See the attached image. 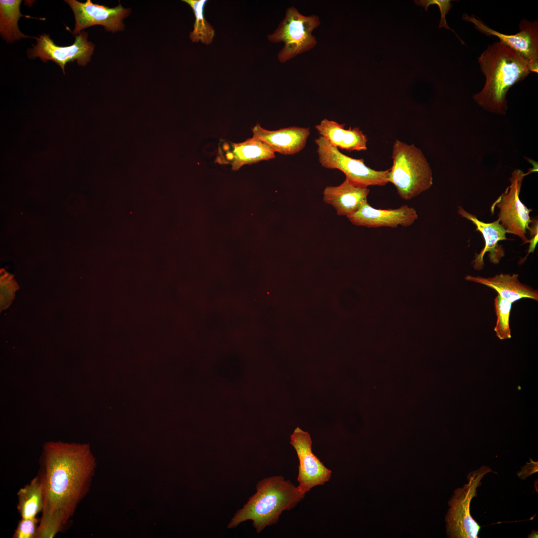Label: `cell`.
Listing matches in <instances>:
<instances>
[{
	"label": "cell",
	"instance_id": "13",
	"mask_svg": "<svg viewBox=\"0 0 538 538\" xmlns=\"http://www.w3.org/2000/svg\"><path fill=\"white\" fill-rule=\"evenodd\" d=\"M275 157V152L270 146L262 140L252 137L239 143L224 140L220 142L215 162L230 164L232 170H237L245 164Z\"/></svg>",
	"mask_w": 538,
	"mask_h": 538
},
{
	"label": "cell",
	"instance_id": "15",
	"mask_svg": "<svg viewBox=\"0 0 538 538\" xmlns=\"http://www.w3.org/2000/svg\"><path fill=\"white\" fill-rule=\"evenodd\" d=\"M458 213L462 217L471 221L476 226V231H479L485 240V246L479 254L475 255L472 261L473 268L478 270H481L484 266V256L488 253V258L491 263L498 264L505 256V249L499 242L509 240L506 236L505 229L498 220L491 223L480 221L477 217L472 214L462 207L459 206Z\"/></svg>",
	"mask_w": 538,
	"mask_h": 538
},
{
	"label": "cell",
	"instance_id": "18",
	"mask_svg": "<svg viewBox=\"0 0 538 538\" xmlns=\"http://www.w3.org/2000/svg\"><path fill=\"white\" fill-rule=\"evenodd\" d=\"M344 126L324 119L315 128L320 136L338 148L348 151L367 150V135L358 127L345 129Z\"/></svg>",
	"mask_w": 538,
	"mask_h": 538
},
{
	"label": "cell",
	"instance_id": "23",
	"mask_svg": "<svg viewBox=\"0 0 538 538\" xmlns=\"http://www.w3.org/2000/svg\"><path fill=\"white\" fill-rule=\"evenodd\" d=\"M512 303L502 298L499 294L494 300V305L497 321L494 331L497 336L500 339H507L511 337L509 321Z\"/></svg>",
	"mask_w": 538,
	"mask_h": 538
},
{
	"label": "cell",
	"instance_id": "6",
	"mask_svg": "<svg viewBox=\"0 0 538 538\" xmlns=\"http://www.w3.org/2000/svg\"><path fill=\"white\" fill-rule=\"evenodd\" d=\"M315 142L317 145L319 162L323 167L340 170L346 178L365 187L385 186L389 183L390 169H372L365 164L363 158L355 159L344 154L321 136Z\"/></svg>",
	"mask_w": 538,
	"mask_h": 538
},
{
	"label": "cell",
	"instance_id": "9",
	"mask_svg": "<svg viewBox=\"0 0 538 538\" xmlns=\"http://www.w3.org/2000/svg\"><path fill=\"white\" fill-rule=\"evenodd\" d=\"M462 19L472 23L482 33L497 37L499 41L521 57L529 65L531 72L538 73V22L523 19L519 23V31L514 34L502 33L487 26L474 14L463 13Z\"/></svg>",
	"mask_w": 538,
	"mask_h": 538
},
{
	"label": "cell",
	"instance_id": "12",
	"mask_svg": "<svg viewBox=\"0 0 538 538\" xmlns=\"http://www.w3.org/2000/svg\"><path fill=\"white\" fill-rule=\"evenodd\" d=\"M65 1L71 8L75 16V27L72 33L75 36L89 27L101 25L106 31L115 32L124 29L123 21L131 13L130 8L120 3L116 7L93 3L91 0L82 2L76 0Z\"/></svg>",
	"mask_w": 538,
	"mask_h": 538
},
{
	"label": "cell",
	"instance_id": "19",
	"mask_svg": "<svg viewBox=\"0 0 538 538\" xmlns=\"http://www.w3.org/2000/svg\"><path fill=\"white\" fill-rule=\"evenodd\" d=\"M518 274L500 273L483 277L467 275L465 279L486 285L495 290L502 298L512 303L523 298L538 300V291L520 282Z\"/></svg>",
	"mask_w": 538,
	"mask_h": 538
},
{
	"label": "cell",
	"instance_id": "24",
	"mask_svg": "<svg viewBox=\"0 0 538 538\" xmlns=\"http://www.w3.org/2000/svg\"><path fill=\"white\" fill-rule=\"evenodd\" d=\"M42 517L38 526L36 538H52L67 522L63 515L43 509Z\"/></svg>",
	"mask_w": 538,
	"mask_h": 538
},
{
	"label": "cell",
	"instance_id": "14",
	"mask_svg": "<svg viewBox=\"0 0 538 538\" xmlns=\"http://www.w3.org/2000/svg\"><path fill=\"white\" fill-rule=\"evenodd\" d=\"M354 225L368 228H397L400 225L408 227L417 220L418 215L414 208L406 205L396 209L374 208L368 202L355 213L347 216Z\"/></svg>",
	"mask_w": 538,
	"mask_h": 538
},
{
	"label": "cell",
	"instance_id": "17",
	"mask_svg": "<svg viewBox=\"0 0 538 538\" xmlns=\"http://www.w3.org/2000/svg\"><path fill=\"white\" fill-rule=\"evenodd\" d=\"M370 189L346 178L339 185L327 186L323 192L324 202L332 205L339 216H348L367 203Z\"/></svg>",
	"mask_w": 538,
	"mask_h": 538
},
{
	"label": "cell",
	"instance_id": "3",
	"mask_svg": "<svg viewBox=\"0 0 538 538\" xmlns=\"http://www.w3.org/2000/svg\"><path fill=\"white\" fill-rule=\"evenodd\" d=\"M305 495L282 476L265 478L257 483L256 492L237 511L227 528H235L250 520L256 532L260 533L267 527L275 524L283 511L293 508Z\"/></svg>",
	"mask_w": 538,
	"mask_h": 538
},
{
	"label": "cell",
	"instance_id": "16",
	"mask_svg": "<svg viewBox=\"0 0 538 538\" xmlns=\"http://www.w3.org/2000/svg\"><path fill=\"white\" fill-rule=\"evenodd\" d=\"M253 137L258 138L270 146L275 152L291 155L301 151L305 146L310 134L309 128L296 126L271 131L262 128L257 123L252 129Z\"/></svg>",
	"mask_w": 538,
	"mask_h": 538
},
{
	"label": "cell",
	"instance_id": "22",
	"mask_svg": "<svg viewBox=\"0 0 538 538\" xmlns=\"http://www.w3.org/2000/svg\"><path fill=\"white\" fill-rule=\"evenodd\" d=\"M192 9L195 17L193 29L189 37L193 42H201L209 45L215 36V30L204 17V11L206 0H183Z\"/></svg>",
	"mask_w": 538,
	"mask_h": 538
},
{
	"label": "cell",
	"instance_id": "20",
	"mask_svg": "<svg viewBox=\"0 0 538 538\" xmlns=\"http://www.w3.org/2000/svg\"><path fill=\"white\" fill-rule=\"evenodd\" d=\"M21 0H0V34L2 39L7 43H13L21 38H33L22 33L18 25L20 17L24 16L20 11Z\"/></svg>",
	"mask_w": 538,
	"mask_h": 538
},
{
	"label": "cell",
	"instance_id": "10",
	"mask_svg": "<svg viewBox=\"0 0 538 538\" xmlns=\"http://www.w3.org/2000/svg\"><path fill=\"white\" fill-rule=\"evenodd\" d=\"M34 38L37 42L35 45L32 44L33 48L27 51L28 58L39 57L43 62L51 60L60 66L64 74L68 63L76 60L79 65L85 66L90 61L95 48L88 40V34L84 31L76 36L74 42L67 46L56 45L49 34L45 33Z\"/></svg>",
	"mask_w": 538,
	"mask_h": 538
},
{
	"label": "cell",
	"instance_id": "26",
	"mask_svg": "<svg viewBox=\"0 0 538 538\" xmlns=\"http://www.w3.org/2000/svg\"><path fill=\"white\" fill-rule=\"evenodd\" d=\"M36 518H21L18 522L13 538H36L38 526Z\"/></svg>",
	"mask_w": 538,
	"mask_h": 538
},
{
	"label": "cell",
	"instance_id": "11",
	"mask_svg": "<svg viewBox=\"0 0 538 538\" xmlns=\"http://www.w3.org/2000/svg\"><path fill=\"white\" fill-rule=\"evenodd\" d=\"M290 444L299 460L297 486L303 493L313 487L323 485L331 476L332 471L326 468L312 451V440L308 432L297 427L290 435Z\"/></svg>",
	"mask_w": 538,
	"mask_h": 538
},
{
	"label": "cell",
	"instance_id": "4",
	"mask_svg": "<svg viewBox=\"0 0 538 538\" xmlns=\"http://www.w3.org/2000/svg\"><path fill=\"white\" fill-rule=\"evenodd\" d=\"M392 158L393 165L388 181L395 186L403 199L410 200L431 187V167L422 151L414 144L396 139L393 145Z\"/></svg>",
	"mask_w": 538,
	"mask_h": 538
},
{
	"label": "cell",
	"instance_id": "7",
	"mask_svg": "<svg viewBox=\"0 0 538 538\" xmlns=\"http://www.w3.org/2000/svg\"><path fill=\"white\" fill-rule=\"evenodd\" d=\"M490 472L491 469L486 466L471 472L467 476V483L455 491L448 517V528L452 537L478 538L481 527L470 515V504L473 498L476 497L482 479Z\"/></svg>",
	"mask_w": 538,
	"mask_h": 538
},
{
	"label": "cell",
	"instance_id": "1",
	"mask_svg": "<svg viewBox=\"0 0 538 538\" xmlns=\"http://www.w3.org/2000/svg\"><path fill=\"white\" fill-rule=\"evenodd\" d=\"M43 509L61 513L67 522L85 494L94 468V459L86 444L48 442L43 447Z\"/></svg>",
	"mask_w": 538,
	"mask_h": 538
},
{
	"label": "cell",
	"instance_id": "21",
	"mask_svg": "<svg viewBox=\"0 0 538 538\" xmlns=\"http://www.w3.org/2000/svg\"><path fill=\"white\" fill-rule=\"evenodd\" d=\"M17 509L21 518H34L42 512L44 506L43 486L38 475L17 493Z\"/></svg>",
	"mask_w": 538,
	"mask_h": 538
},
{
	"label": "cell",
	"instance_id": "5",
	"mask_svg": "<svg viewBox=\"0 0 538 538\" xmlns=\"http://www.w3.org/2000/svg\"><path fill=\"white\" fill-rule=\"evenodd\" d=\"M320 24L317 15L305 16L294 6L289 7L276 30L268 36L271 42L284 43L278 54V60L284 63L313 48L316 40L312 31Z\"/></svg>",
	"mask_w": 538,
	"mask_h": 538
},
{
	"label": "cell",
	"instance_id": "2",
	"mask_svg": "<svg viewBox=\"0 0 538 538\" xmlns=\"http://www.w3.org/2000/svg\"><path fill=\"white\" fill-rule=\"evenodd\" d=\"M485 83L473 96L484 110L505 114L508 107L507 94L518 82L531 73L527 63L500 41L488 45L478 59Z\"/></svg>",
	"mask_w": 538,
	"mask_h": 538
},
{
	"label": "cell",
	"instance_id": "27",
	"mask_svg": "<svg viewBox=\"0 0 538 538\" xmlns=\"http://www.w3.org/2000/svg\"><path fill=\"white\" fill-rule=\"evenodd\" d=\"M538 220L537 219H531V223L530 224V229H529V230H530V233H531V239L530 240H529V243H530V247H529V248L528 249V254H527L526 257L525 258V259L526 258V257L528 256V255H529V254L530 253H533V252H534L535 249L536 247V245L537 244V243H538Z\"/></svg>",
	"mask_w": 538,
	"mask_h": 538
},
{
	"label": "cell",
	"instance_id": "8",
	"mask_svg": "<svg viewBox=\"0 0 538 538\" xmlns=\"http://www.w3.org/2000/svg\"><path fill=\"white\" fill-rule=\"evenodd\" d=\"M527 174L520 169L514 170L509 179L510 185L491 206L492 212L495 207L499 209L498 220L507 233L518 236L524 244L529 243L526 233L531 222L530 213L533 211L519 197L523 179Z\"/></svg>",
	"mask_w": 538,
	"mask_h": 538
},
{
	"label": "cell",
	"instance_id": "25",
	"mask_svg": "<svg viewBox=\"0 0 538 538\" xmlns=\"http://www.w3.org/2000/svg\"><path fill=\"white\" fill-rule=\"evenodd\" d=\"M450 0H414V3L418 6L422 7L424 8L425 11H428L429 6L431 5L435 4L438 6L440 12V20L439 23L438 27L442 28L444 27L447 29L453 31L454 34L457 36L459 39L461 41V43L464 44L463 41L459 38L456 32L452 29L447 23L446 20V15L448 13L450 9L452 7V4Z\"/></svg>",
	"mask_w": 538,
	"mask_h": 538
}]
</instances>
